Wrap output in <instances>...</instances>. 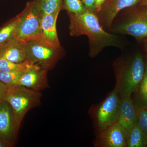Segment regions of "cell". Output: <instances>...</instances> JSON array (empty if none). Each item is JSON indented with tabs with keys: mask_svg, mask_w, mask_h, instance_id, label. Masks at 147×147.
Instances as JSON below:
<instances>
[{
	"mask_svg": "<svg viewBox=\"0 0 147 147\" xmlns=\"http://www.w3.org/2000/svg\"><path fill=\"white\" fill-rule=\"evenodd\" d=\"M67 13L69 20V34L74 37L82 35L88 37L90 57L95 58L107 47H116L122 50L124 48V39L118 34L105 30L94 12L86 11L81 14Z\"/></svg>",
	"mask_w": 147,
	"mask_h": 147,
	"instance_id": "cell-1",
	"label": "cell"
},
{
	"mask_svg": "<svg viewBox=\"0 0 147 147\" xmlns=\"http://www.w3.org/2000/svg\"><path fill=\"white\" fill-rule=\"evenodd\" d=\"M116 84L114 88L121 98L131 97L139 90L144 75L146 63L138 52L130 57H119L113 63Z\"/></svg>",
	"mask_w": 147,
	"mask_h": 147,
	"instance_id": "cell-2",
	"label": "cell"
},
{
	"mask_svg": "<svg viewBox=\"0 0 147 147\" xmlns=\"http://www.w3.org/2000/svg\"><path fill=\"white\" fill-rule=\"evenodd\" d=\"M108 32L131 36L142 41L147 37L146 11L138 5L123 9L116 16Z\"/></svg>",
	"mask_w": 147,
	"mask_h": 147,
	"instance_id": "cell-3",
	"label": "cell"
},
{
	"mask_svg": "<svg viewBox=\"0 0 147 147\" xmlns=\"http://www.w3.org/2000/svg\"><path fill=\"white\" fill-rule=\"evenodd\" d=\"M121 98L115 88L102 101L91 106L88 114L95 134L118 122Z\"/></svg>",
	"mask_w": 147,
	"mask_h": 147,
	"instance_id": "cell-4",
	"label": "cell"
},
{
	"mask_svg": "<svg viewBox=\"0 0 147 147\" xmlns=\"http://www.w3.org/2000/svg\"><path fill=\"white\" fill-rule=\"evenodd\" d=\"M41 97L40 92L23 86L14 85L8 87L4 100L12 107L18 129L28 112L40 105Z\"/></svg>",
	"mask_w": 147,
	"mask_h": 147,
	"instance_id": "cell-5",
	"label": "cell"
},
{
	"mask_svg": "<svg viewBox=\"0 0 147 147\" xmlns=\"http://www.w3.org/2000/svg\"><path fill=\"white\" fill-rule=\"evenodd\" d=\"M25 51L27 60L48 71L54 68L65 55L63 48H53L37 40L25 43Z\"/></svg>",
	"mask_w": 147,
	"mask_h": 147,
	"instance_id": "cell-6",
	"label": "cell"
},
{
	"mask_svg": "<svg viewBox=\"0 0 147 147\" xmlns=\"http://www.w3.org/2000/svg\"><path fill=\"white\" fill-rule=\"evenodd\" d=\"M41 18L35 8L34 0L28 2L21 12L15 37L25 43L32 40L40 41L41 35Z\"/></svg>",
	"mask_w": 147,
	"mask_h": 147,
	"instance_id": "cell-7",
	"label": "cell"
},
{
	"mask_svg": "<svg viewBox=\"0 0 147 147\" xmlns=\"http://www.w3.org/2000/svg\"><path fill=\"white\" fill-rule=\"evenodd\" d=\"M127 132L117 122L95 134V147H126Z\"/></svg>",
	"mask_w": 147,
	"mask_h": 147,
	"instance_id": "cell-8",
	"label": "cell"
},
{
	"mask_svg": "<svg viewBox=\"0 0 147 147\" xmlns=\"http://www.w3.org/2000/svg\"><path fill=\"white\" fill-rule=\"evenodd\" d=\"M141 0H107L100 11L96 13L100 24L107 31L121 11L139 4Z\"/></svg>",
	"mask_w": 147,
	"mask_h": 147,
	"instance_id": "cell-9",
	"label": "cell"
},
{
	"mask_svg": "<svg viewBox=\"0 0 147 147\" xmlns=\"http://www.w3.org/2000/svg\"><path fill=\"white\" fill-rule=\"evenodd\" d=\"M18 130L12 107L6 100L0 101V137L13 146Z\"/></svg>",
	"mask_w": 147,
	"mask_h": 147,
	"instance_id": "cell-10",
	"label": "cell"
},
{
	"mask_svg": "<svg viewBox=\"0 0 147 147\" xmlns=\"http://www.w3.org/2000/svg\"><path fill=\"white\" fill-rule=\"evenodd\" d=\"M48 70L32 64L28 67L15 85L40 92L50 87L47 73Z\"/></svg>",
	"mask_w": 147,
	"mask_h": 147,
	"instance_id": "cell-11",
	"label": "cell"
},
{
	"mask_svg": "<svg viewBox=\"0 0 147 147\" xmlns=\"http://www.w3.org/2000/svg\"><path fill=\"white\" fill-rule=\"evenodd\" d=\"M59 13L46 14L41 16V35L40 42L53 48H62L57 31V19Z\"/></svg>",
	"mask_w": 147,
	"mask_h": 147,
	"instance_id": "cell-12",
	"label": "cell"
},
{
	"mask_svg": "<svg viewBox=\"0 0 147 147\" xmlns=\"http://www.w3.org/2000/svg\"><path fill=\"white\" fill-rule=\"evenodd\" d=\"M0 58L15 63H21L27 60L25 43L16 37L0 45Z\"/></svg>",
	"mask_w": 147,
	"mask_h": 147,
	"instance_id": "cell-13",
	"label": "cell"
},
{
	"mask_svg": "<svg viewBox=\"0 0 147 147\" xmlns=\"http://www.w3.org/2000/svg\"><path fill=\"white\" fill-rule=\"evenodd\" d=\"M137 107L131 97L121 98L118 122L127 132L137 123Z\"/></svg>",
	"mask_w": 147,
	"mask_h": 147,
	"instance_id": "cell-14",
	"label": "cell"
},
{
	"mask_svg": "<svg viewBox=\"0 0 147 147\" xmlns=\"http://www.w3.org/2000/svg\"><path fill=\"white\" fill-rule=\"evenodd\" d=\"M63 0H34V7L42 16L59 13L62 10Z\"/></svg>",
	"mask_w": 147,
	"mask_h": 147,
	"instance_id": "cell-15",
	"label": "cell"
},
{
	"mask_svg": "<svg viewBox=\"0 0 147 147\" xmlns=\"http://www.w3.org/2000/svg\"><path fill=\"white\" fill-rule=\"evenodd\" d=\"M147 147V143L137 123L127 132L126 147Z\"/></svg>",
	"mask_w": 147,
	"mask_h": 147,
	"instance_id": "cell-16",
	"label": "cell"
},
{
	"mask_svg": "<svg viewBox=\"0 0 147 147\" xmlns=\"http://www.w3.org/2000/svg\"><path fill=\"white\" fill-rule=\"evenodd\" d=\"M21 17V13L0 28V45L15 37L16 28Z\"/></svg>",
	"mask_w": 147,
	"mask_h": 147,
	"instance_id": "cell-17",
	"label": "cell"
},
{
	"mask_svg": "<svg viewBox=\"0 0 147 147\" xmlns=\"http://www.w3.org/2000/svg\"><path fill=\"white\" fill-rule=\"evenodd\" d=\"M30 66L15 71H0V81L5 84L7 87L14 86L26 70L27 68Z\"/></svg>",
	"mask_w": 147,
	"mask_h": 147,
	"instance_id": "cell-18",
	"label": "cell"
},
{
	"mask_svg": "<svg viewBox=\"0 0 147 147\" xmlns=\"http://www.w3.org/2000/svg\"><path fill=\"white\" fill-rule=\"evenodd\" d=\"M74 14H81L87 9L81 0H63L62 10Z\"/></svg>",
	"mask_w": 147,
	"mask_h": 147,
	"instance_id": "cell-19",
	"label": "cell"
},
{
	"mask_svg": "<svg viewBox=\"0 0 147 147\" xmlns=\"http://www.w3.org/2000/svg\"><path fill=\"white\" fill-rule=\"evenodd\" d=\"M32 64L26 60L21 63H15L5 59L0 58V71H10L26 68Z\"/></svg>",
	"mask_w": 147,
	"mask_h": 147,
	"instance_id": "cell-20",
	"label": "cell"
},
{
	"mask_svg": "<svg viewBox=\"0 0 147 147\" xmlns=\"http://www.w3.org/2000/svg\"><path fill=\"white\" fill-rule=\"evenodd\" d=\"M136 102L147 108V63H146V68L144 78L138 91Z\"/></svg>",
	"mask_w": 147,
	"mask_h": 147,
	"instance_id": "cell-21",
	"label": "cell"
},
{
	"mask_svg": "<svg viewBox=\"0 0 147 147\" xmlns=\"http://www.w3.org/2000/svg\"><path fill=\"white\" fill-rule=\"evenodd\" d=\"M138 112L137 123L147 143V108L135 102Z\"/></svg>",
	"mask_w": 147,
	"mask_h": 147,
	"instance_id": "cell-22",
	"label": "cell"
},
{
	"mask_svg": "<svg viewBox=\"0 0 147 147\" xmlns=\"http://www.w3.org/2000/svg\"><path fill=\"white\" fill-rule=\"evenodd\" d=\"M85 5L87 10L95 13V0H81Z\"/></svg>",
	"mask_w": 147,
	"mask_h": 147,
	"instance_id": "cell-23",
	"label": "cell"
},
{
	"mask_svg": "<svg viewBox=\"0 0 147 147\" xmlns=\"http://www.w3.org/2000/svg\"><path fill=\"white\" fill-rule=\"evenodd\" d=\"M8 87L0 81V101L4 100Z\"/></svg>",
	"mask_w": 147,
	"mask_h": 147,
	"instance_id": "cell-24",
	"label": "cell"
},
{
	"mask_svg": "<svg viewBox=\"0 0 147 147\" xmlns=\"http://www.w3.org/2000/svg\"><path fill=\"white\" fill-rule=\"evenodd\" d=\"M107 0H95V13H97L100 11L101 7Z\"/></svg>",
	"mask_w": 147,
	"mask_h": 147,
	"instance_id": "cell-25",
	"label": "cell"
},
{
	"mask_svg": "<svg viewBox=\"0 0 147 147\" xmlns=\"http://www.w3.org/2000/svg\"><path fill=\"white\" fill-rule=\"evenodd\" d=\"M12 146L10 144L8 143L4 139H3L1 137H0V147H11Z\"/></svg>",
	"mask_w": 147,
	"mask_h": 147,
	"instance_id": "cell-26",
	"label": "cell"
},
{
	"mask_svg": "<svg viewBox=\"0 0 147 147\" xmlns=\"http://www.w3.org/2000/svg\"><path fill=\"white\" fill-rule=\"evenodd\" d=\"M138 5L143 7L147 12V0H141Z\"/></svg>",
	"mask_w": 147,
	"mask_h": 147,
	"instance_id": "cell-27",
	"label": "cell"
},
{
	"mask_svg": "<svg viewBox=\"0 0 147 147\" xmlns=\"http://www.w3.org/2000/svg\"><path fill=\"white\" fill-rule=\"evenodd\" d=\"M142 41L143 43H144L145 50H146V52L147 53V37L144 38Z\"/></svg>",
	"mask_w": 147,
	"mask_h": 147,
	"instance_id": "cell-28",
	"label": "cell"
},
{
	"mask_svg": "<svg viewBox=\"0 0 147 147\" xmlns=\"http://www.w3.org/2000/svg\"></svg>",
	"mask_w": 147,
	"mask_h": 147,
	"instance_id": "cell-29",
	"label": "cell"
}]
</instances>
